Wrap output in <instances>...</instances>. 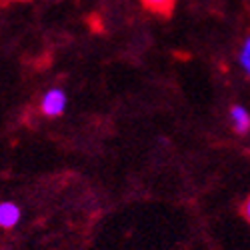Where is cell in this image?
<instances>
[{
	"label": "cell",
	"mask_w": 250,
	"mask_h": 250,
	"mask_svg": "<svg viewBox=\"0 0 250 250\" xmlns=\"http://www.w3.org/2000/svg\"><path fill=\"white\" fill-rule=\"evenodd\" d=\"M20 220V208L14 202H0V226L14 228Z\"/></svg>",
	"instance_id": "3957f363"
},
{
	"label": "cell",
	"mask_w": 250,
	"mask_h": 250,
	"mask_svg": "<svg viewBox=\"0 0 250 250\" xmlns=\"http://www.w3.org/2000/svg\"><path fill=\"white\" fill-rule=\"evenodd\" d=\"M0 2H6V0H0Z\"/></svg>",
	"instance_id": "52a82bcc"
},
{
	"label": "cell",
	"mask_w": 250,
	"mask_h": 250,
	"mask_svg": "<svg viewBox=\"0 0 250 250\" xmlns=\"http://www.w3.org/2000/svg\"><path fill=\"white\" fill-rule=\"evenodd\" d=\"M66 108V92L60 88H50L44 92L42 100H40V110H42L44 116L54 118L60 116Z\"/></svg>",
	"instance_id": "6da1fadb"
},
{
	"label": "cell",
	"mask_w": 250,
	"mask_h": 250,
	"mask_svg": "<svg viewBox=\"0 0 250 250\" xmlns=\"http://www.w3.org/2000/svg\"><path fill=\"white\" fill-rule=\"evenodd\" d=\"M230 122L238 134H246L250 130V112L240 104H234L230 108Z\"/></svg>",
	"instance_id": "7a4b0ae2"
},
{
	"label": "cell",
	"mask_w": 250,
	"mask_h": 250,
	"mask_svg": "<svg viewBox=\"0 0 250 250\" xmlns=\"http://www.w3.org/2000/svg\"><path fill=\"white\" fill-rule=\"evenodd\" d=\"M238 62H240L242 70L250 76V36H246V38H244V42H242V46H240Z\"/></svg>",
	"instance_id": "5b68a950"
},
{
	"label": "cell",
	"mask_w": 250,
	"mask_h": 250,
	"mask_svg": "<svg viewBox=\"0 0 250 250\" xmlns=\"http://www.w3.org/2000/svg\"><path fill=\"white\" fill-rule=\"evenodd\" d=\"M242 214H244V218L250 222V198H248V200L242 204Z\"/></svg>",
	"instance_id": "8992f818"
},
{
	"label": "cell",
	"mask_w": 250,
	"mask_h": 250,
	"mask_svg": "<svg viewBox=\"0 0 250 250\" xmlns=\"http://www.w3.org/2000/svg\"><path fill=\"white\" fill-rule=\"evenodd\" d=\"M140 2L152 12H160V14H168L174 6V0H140Z\"/></svg>",
	"instance_id": "277c9868"
}]
</instances>
